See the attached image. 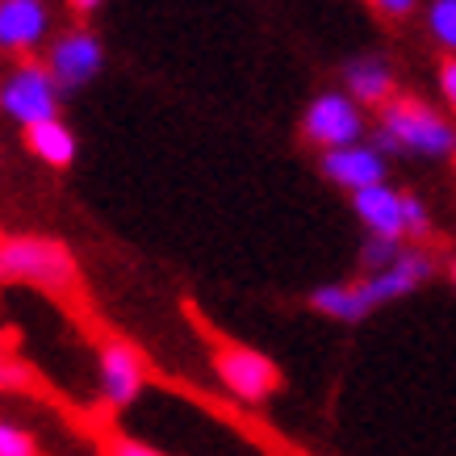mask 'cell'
<instances>
[{
  "label": "cell",
  "mask_w": 456,
  "mask_h": 456,
  "mask_svg": "<svg viewBox=\"0 0 456 456\" xmlns=\"http://www.w3.org/2000/svg\"><path fill=\"white\" fill-rule=\"evenodd\" d=\"M34 386V373H29L21 360H13V356H4L0 360V389L9 394V389H29Z\"/></svg>",
  "instance_id": "obj_17"
},
{
  "label": "cell",
  "mask_w": 456,
  "mask_h": 456,
  "mask_svg": "<svg viewBox=\"0 0 456 456\" xmlns=\"http://www.w3.org/2000/svg\"><path fill=\"white\" fill-rule=\"evenodd\" d=\"M431 34L456 55V0H436L431 4Z\"/></svg>",
  "instance_id": "obj_15"
},
{
  "label": "cell",
  "mask_w": 456,
  "mask_h": 456,
  "mask_svg": "<svg viewBox=\"0 0 456 456\" xmlns=\"http://www.w3.org/2000/svg\"><path fill=\"white\" fill-rule=\"evenodd\" d=\"M377 151H419V155H452L456 130L440 113L415 97H394L381 110Z\"/></svg>",
  "instance_id": "obj_1"
},
{
  "label": "cell",
  "mask_w": 456,
  "mask_h": 456,
  "mask_svg": "<svg viewBox=\"0 0 456 456\" xmlns=\"http://www.w3.org/2000/svg\"><path fill=\"white\" fill-rule=\"evenodd\" d=\"M398 260V243H394V239H369V243H364V264H369V268H381V273H386L389 264Z\"/></svg>",
  "instance_id": "obj_18"
},
{
  "label": "cell",
  "mask_w": 456,
  "mask_h": 456,
  "mask_svg": "<svg viewBox=\"0 0 456 456\" xmlns=\"http://www.w3.org/2000/svg\"><path fill=\"white\" fill-rule=\"evenodd\" d=\"M0 281H21V285L63 293L76 285V260L59 239H4L0 243Z\"/></svg>",
  "instance_id": "obj_2"
},
{
  "label": "cell",
  "mask_w": 456,
  "mask_h": 456,
  "mask_svg": "<svg viewBox=\"0 0 456 456\" xmlns=\"http://www.w3.org/2000/svg\"><path fill=\"white\" fill-rule=\"evenodd\" d=\"M26 142H29V151L38 155V159H46L51 167H68L71 159H76V139H71V130L59 122V118L29 126Z\"/></svg>",
  "instance_id": "obj_12"
},
{
  "label": "cell",
  "mask_w": 456,
  "mask_h": 456,
  "mask_svg": "<svg viewBox=\"0 0 456 456\" xmlns=\"http://www.w3.org/2000/svg\"><path fill=\"white\" fill-rule=\"evenodd\" d=\"M310 302H314L322 314L339 318V322H360V318L369 314V302H364L360 285H322V289L310 293Z\"/></svg>",
  "instance_id": "obj_14"
},
{
  "label": "cell",
  "mask_w": 456,
  "mask_h": 456,
  "mask_svg": "<svg viewBox=\"0 0 456 456\" xmlns=\"http://www.w3.org/2000/svg\"><path fill=\"white\" fill-rule=\"evenodd\" d=\"M0 105H4V113L9 118H17V122L26 126H38V122H51L55 118V105H59V93H55V76L46 68H21L9 76V84H4V93H0Z\"/></svg>",
  "instance_id": "obj_4"
},
{
  "label": "cell",
  "mask_w": 456,
  "mask_h": 456,
  "mask_svg": "<svg viewBox=\"0 0 456 456\" xmlns=\"http://www.w3.org/2000/svg\"><path fill=\"white\" fill-rule=\"evenodd\" d=\"M322 172L335 180V184H344L352 193H364V189H373L381 184L386 176V159L377 147H339V151H327L322 155Z\"/></svg>",
  "instance_id": "obj_8"
},
{
  "label": "cell",
  "mask_w": 456,
  "mask_h": 456,
  "mask_svg": "<svg viewBox=\"0 0 456 456\" xmlns=\"http://www.w3.org/2000/svg\"><path fill=\"white\" fill-rule=\"evenodd\" d=\"M356 214L377 239H394L398 243V235L406 231V222H402V197L394 189H386V184H373V189L356 193Z\"/></svg>",
  "instance_id": "obj_11"
},
{
  "label": "cell",
  "mask_w": 456,
  "mask_h": 456,
  "mask_svg": "<svg viewBox=\"0 0 456 456\" xmlns=\"http://www.w3.org/2000/svg\"><path fill=\"white\" fill-rule=\"evenodd\" d=\"M377 9H381V13H389V17H402V13H411V4H415V0H373Z\"/></svg>",
  "instance_id": "obj_22"
},
{
  "label": "cell",
  "mask_w": 456,
  "mask_h": 456,
  "mask_svg": "<svg viewBox=\"0 0 456 456\" xmlns=\"http://www.w3.org/2000/svg\"><path fill=\"white\" fill-rule=\"evenodd\" d=\"M452 281H456V268H452Z\"/></svg>",
  "instance_id": "obj_24"
},
{
  "label": "cell",
  "mask_w": 456,
  "mask_h": 456,
  "mask_svg": "<svg viewBox=\"0 0 456 456\" xmlns=\"http://www.w3.org/2000/svg\"><path fill=\"white\" fill-rule=\"evenodd\" d=\"M440 88H444V97H448V105L456 110V55L444 59V68H440Z\"/></svg>",
  "instance_id": "obj_20"
},
{
  "label": "cell",
  "mask_w": 456,
  "mask_h": 456,
  "mask_svg": "<svg viewBox=\"0 0 456 456\" xmlns=\"http://www.w3.org/2000/svg\"><path fill=\"white\" fill-rule=\"evenodd\" d=\"M402 222H406V231L423 235V231H428V209L419 206L415 197H402Z\"/></svg>",
  "instance_id": "obj_19"
},
{
  "label": "cell",
  "mask_w": 456,
  "mask_h": 456,
  "mask_svg": "<svg viewBox=\"0 0 456 456\" xmlns=\"http://www.w3.org/2000/svg\"><path fill=\"white\" fill-rule=\"evenodd\" d=\"M101 71V42L88 29H71L51 51V76L63 88H80Z\"/></svg>",
  "instance_id": "obj_6"
},
{
  "label": "cell",
  "mask_w": 456,
  "mask_h": 456,
  "mask_svg": "<svg viewBox=\"0 0 456 456\" xmlns=\"http://www.w3.org/2000/svg\"><path fill=\"white\" fill-rule=\"evenodd\" d=\"M423 277H431V260L423 256V251H406V256H398V260L389 264L386 273L360 281V293H364V302H369V310H373V305L394 302V297H402V293H411Z\"/></svg>",
  "instance_id": "obj_9"
},
{
  "label": "cell",
  "mask_w": 456,
  "mask_h": 456,
  "mask_svg": "<svg viewBox=\"0 0 456 456\" xmlns=\"http://www.w3.org/2000/svg\"><path fill=\"white\" fill-rule=\"evenodd\" d=\"M46 34V4L42 0H0V46L26 51Z\"/></svg>",
  "instance_id": "obj_10"
},
{
  "label": "cell",
  "mask_w": 456,
  "mask_h": 456,
  "mask_svg": "<svg viewBox=\"0 0 456 456\" xmlns=\"http://www.w3.org/2000/svg\"><path fill=\"white\" fill-rule=\"evenodd\" d=\"M110 456H159L155 448H147V444L139 440H113L110 444Z\"/></svg>",
  "instance_id": "obj_21"
},
{
  "label": "cell",
  "mask_w": 456,
  "mask_h": 456,
  "mask_svg": "<svg viewBox=\"0 0 456 456\" xmlns=\"http://www.w3.org/2000/svg\"><path fill=\"white\" fill-rule=\"evenodd\" d=\"M0 456H38V444L34 436L13 423H0Z\"/></svg>",
  "instance_id": "obj_16"
},
{
  "label": "cell",
  "mask_w": 456,
  "mask_h": 456,
  "mask_svg": "<svg viewBox=\"0 0 456 456\" xmlns=\"http://www.w3.org/2000/svg\"><path fill=\"white\" fill-rule=\"evenodd\" d=\"M214 369H218L222 386L231 389V394H239L243 402H264L273 389L281 386L277 364H273L268 356H260L256 347H239V344L218 347Z\"/></svg>",
  "instance_id": "obj_3"
},
{
  "label": "cell",
  "mask_w": 456,
  "mask_h": 456,
  "mask_svg": "<svg viewBox=\"0 0 456 456\" xmlns=\"http://www.w3.org/2000/svg\"><path fill=\"white\" fill-rule=\"evenodd\" d=\"M305 139L327 147V151H339V147H356L360 139V110L352 105V97L344 93H322V97L310 105L305 113Z\"/></svg>",
  "instance_id": "obj_5"
},
{
  "label": "cell",
  "mask_w": 456,
  "mask_h": 456,
  "mask_svg": "<svg viewBox=\"0 0 456 456\" xmlns=\"http://www.w3.org/2000/svg\"><path fill=\"white\" fill-rule=\"evenodd\" d=\"M347 88L356 93V101H369V105H389V93H394V76L381 59H356L347 63Z\"/></svg>",
  "instance_id": "obj_13"
},
{
  "label": "cell",
  "mask_w": 456,
  "mask_h": 456,
  "mask_svg": "<svg viewBox=\"0 0 456 456\" xmlns=\"http://www.w3.org/2000/svg\"><path fill=\"white\" fill-rule=\"evenodd\" d=\"M101 389L110 406H130L142 389V356L130 344H105L101 352Z\"/></svg>",
  "instance_id": "obj_7"
},
{
  "label": "cell",
  "mask_w": 456,
  "mask_h": 456,
  "mask_svg": "<svg viewBox=\"0 0 456 456\" xmlns=\"http://www.w3.org/2000/svg\"><path fill=\"white\" fill-rule=\"evenodd\" d=\"M97 4H101V0H71V9H80V13H93Z\"/></svg>",
  "instance_id": "obj_23"
}]
</instances>
